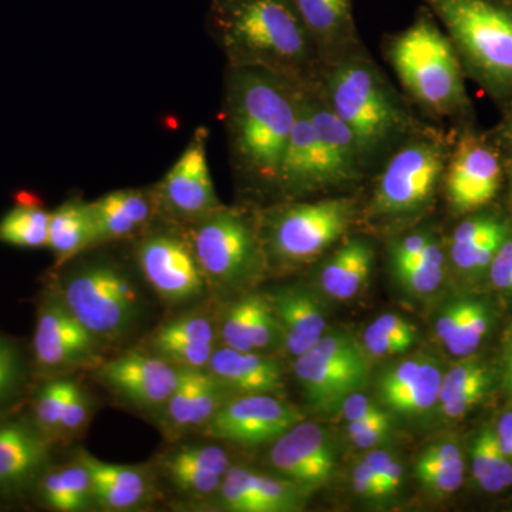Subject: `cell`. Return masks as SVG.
I'll return each mask as SVG.
<instances>
[{
  "instance_id": "obj_1",
  "label": "cell",
  "mask_w": 512,
  "mask_h": 512,
  "mask_svg": "<svg viewBox=\"0 0 512 512\" xmlns=\"http://www.w3.org/2000/svg\"><path fill=\"white\" fill-rule=\"evenodd\" d=\"M303 87L268 70L225 69L222 120L229 165L239 187L249 194L276 198Z\"/></svg>"
},
{
  "instance_id": "obj_2",
  "label": "cell",
  "mask_w": 512,
  "mask_h": 512,
  "mask_svg": "<svg viewBox=\"0 0 512 512\" xmlns=\"http://www.w3.org/2000/svg\"><path fill=\"white\" fill-rule=\"evenodd\" d=\"M318 86L352 131L367 173L407 137L429 127L362 43L322 64Z\"/></svg>"
},
{
  "instance_id": "obj_3",
  "label": "cell",
  "mask_w": 512,
  "mask_h": 512,
  "mask_svg": "<svg viewBox=\"0 0 512 512\" xmlns=\"http://www.w3.org/2000/svg\"><path fill=\"white\" fill-rule=\"evenodd\" d=\"M207 32L227 66L255 67L311 86L322 57L291 0H215Z\"/></svg>"
},
{
  "instance_id": "obj_4",
  "label": "cell",
  "mask_w": 512,
  "mask_h": 512,
  "mask_svg": "<svg viewBox=\"0 0 512 512\" xmlns=\"http://www.w3.org/2000/svg\"><path fill=\"white\" fill-rule=\"evenodd\" d=\"M382 47L404 96L426 120L439 124L467 116L471 103L463 64L426 6L417 9L407 28L384 36Z\"/></svg>"
},
{
  "instance_id": "obj_5",
  "label": "cell",
  "mask_w": 512,
  "mask_h": 512,
  "mask_svg": "<svg viewBox=\"0 0 512 512\" xmlns=\"http://www.w3.org/2000/svg\"><path fill=\"white\" fill-rule=\"evenodd\" d=\"M453 43L464 73L512 101V0H420Z\"/></svg>"
},
{
  "instance_id": "obj_6",
  "label": "cell",
  "mask_w": 512,
  "mask_h": 512,
  "mask_svg": "<svg viewBox=\"0 0 512 512\" xmlns=\"http://www.w3.org/2000/svg\"><path fill=\"white\" fill-rule=\"evenodd\" d=\"M453 141L454 133L430 124L390 151L379 164L367 204L370 220L399 224L426 214L443 187Z\"/></svg>"
},
{
  "instance_id": "obj_7",
  "label": "cell",
  "mask_w": 512,
  "mask_h": 512,
  "mask_svg": "<svg viewBox=\"0 0 512 512\" xmlns=\"http://www.w3.org/2000/svg\"><path fill=\"white\" fill-rule=\"evenodd\" d=\"M63 266L56 293L101 346L120 342L136 330L143 299L126 266L101 252L76 256Z\"/></svg>"
},
{
  "instance_id": "obj_8",
  "label": "cell",
  "mask_w": 512,
  "mask_h": 512,
  "mask_svg": "<svg viewBox=\"0 0 512 512\" xmlns=\"http://www.w3.org/2000/svg\"><path fill=\"white\" fill-rule=\"evenodd\" d=\"M359 217L353 197L278 201L256 215L268 265L305 264L346 237Z\"/></svg>"
},
{
  "instance_id": "obj_9",
  "label": "cell",
  "mask_w": 512,
  "mask_h": 512,
  "mask_svg": "<svg viewBox=\"0 0 512 512\" xmlns=\"http://www.w3.org/2000/svg\"><path fill=\"white\" fill-rule=\"evenodd\" d=\"M187 231L210 288H249L269 268L256 215L242 208L222 205Z\"/></svg>"
},
{
  "instance_id": "obj_10",
  "label": "cell",
  "mask_w": 512,
  "mask_h": 512,
  "mask_svg": "<svg viewBox=\"0 0 512 512\" xmlns=\"http://www.w3.org/2000/svg\"><path fill=\"white\" fill-rule=\"evenodd\" d=\"M130 242L138 271L164 302L185 305L210 288L184 225L158 218Z\"/></svg>"
},
{
  "instance_id": "obj_11",
  "label": "cell",
  "mask_w": 512,
  "mask_h": 512,
  "mask_svg": "<svg viewBox=\"0 0 512 512\" xmlns=\"http://www.w3.org/2000/svg\"><path fill=\"white\" fill-rule=\"evenodd\" d=\"M295 359V375L309 403L319 410L335 409L369 379L365 348L345 332H325L311 350Z\"/></svg>"
},
{
  "instance_id": "obj_12",
  "label": "cell",
  "mask_w": 512,
  "mask_h": 512,
  "mask_svg": "<svg viewBox=\"0 0 512 512\" xmlns=\"http://www.w3.org/2000/svg\"><path fill=\"white\" fill-rule=\"evenodd\" d=\"M208 141V127L195 128L173 167L153 185L158 214L163 220L191 227L224 205L212 181Z\"/></svg>"
},
{
  "instance_id": "obj_13",
  "label": "cell",
  "mask_w": 512,
  "mask_h": 512,
  "mask_svg": "<svg viewBox=\"0 0 512 512\" xmlns=\"http://www.w3.org/2000/svg\"><path fill=\"white\" fill-rule=\"evenodd\" d=\"M503 177L497 147L467 127L454 134L443 180L451 210L456 214L481 210L497 197Z\"/></svg>"
},
{
  "instance_id": "obj_14",
  "label": "cell",
  "mask_w": 512,
  "mask_h": 512,
  "mask_svg": "<svg viewBox=\"0 0 512 512\" xmlns=\"http://www.w3.org/2000/svg\"><path fill=\"white\" fill-rule=\"evenodd\" d=\"M33 353L36 365L50 377L80 369H97L103 363L101 345L59 295L46 296L37 311Z\"/></svg>"
},
{
  "instance_id": "obj_15",
  "label": "cell",
  "mask_w": 512,
  "mask_h": 512,
  "mask_svg": "<svg viewBox=\"0 0 512 512\" xmlns=\"http://www.w3.org/2000/svg\"><path fill=\"white\" fill-rule=\"evenodd\" d=\"M302 420L305 417L298 407L284 402L275 394H241L222 404L202 427V434L211 439L252 447L274 443Z\"/></svg>"
},
{
  "instance_id": "obj_16",
  "label": "cell",
  "mask_w": 512,
  "mask_h": 512,
  "mask_svg": "<svg viewBox=\"0 0 512 512\" xmlns=\"http://www.w3.org/2000/svg\"><path fill=\"white\" fill-rule=\"evenodd\" d=\"M97 379L111 393L146 412L163 413L177 387L180 367L156 353L131 350L97 367Z\"/></svg>"
},
{
  "instance_id": "obj_17",
  "label": "cell",
  "mask_w": 512,
  "mask_h": 512,
  "mask_svg": "<svg viewBox=\"0 0 512 512\" xmlns=\"http://www.w3.org/2000/svg\"><path fill=\"white\" fill-rule=\"evenodd\" d=\"M52 440L35 421L0 420V498L22 497L36 488L50 463Z\"/></svg>"
},
{
  "instance_id": "obj_18",
  "label": "cell",
  "mask_w": 512,
  "mask_h": 512,
  "mask_svg": "<svg viewBox=\"0 0 512 512\" xmlns=\"http://www.w3.org/2000/svg\"><path fill=\"white\" fill-rule=\"evenodd\" d=\"M269 461L286 480L306 493L330 480L336 453L328 433L319 424L302 420L274 441Z\"/></svg>"
},
{
  "instance_id": "obj_19",
  "label": "cell",
  "mask_w": 512,
  "mask_h": 512,
  "mask_svg": "<svg viewBox=\"0 0 512 512\" xmlns=\"http://www.w3.org/2000/svg\"><path fill=\"white\" fill-rule=\"evenodd\" d=\"M90 247L130 242L160 218L153 185L121 188L89 202Z\"/></svg>"
},
{
  "instance_id": "obj_20",
  "label": "cell",
  "mask_w": 512,
  "mask_h": 512,
  "mask_svg": "<svg viewBox=\"0 0 512 512\" xmlns=\"http://www.w3.org/2000/svg\"><path fill=\"white\" fill-rule=\"evenodd\" d=\"M330 191H333L332 184L306 109L303 87L298 114L293 123L279 173L276 200H305L312 195Z\"/></svg>"
},
{
  "instance_id": "obj_21",
  "label": "cell",
  "mask_w": 512,
  "mask_h": 512,
  "mask_svg": "<svg viewBox=\"0 0 512 512\" xmlns=\"http://www.w3.org/2000/svg\"><path fill=\"white\" fill-rule=\"evenodd\" d=\"M305 103L333 190L355 187L369 174L355 136L329 106L318 82L305 86Z\"/></svg>"
},
{
  "instance_id": "obj_22",
  "label": "cell",
  "mask_w": 512,
  "mask_h": 512,
  "mask_svg": "<svg viewBox=\"0 0 512 512\" xmlns=\"http://www.w3.org/2000/svg\"><path fill=\"white\" fill-rule=\"evenodd\" d=\"M229 390L208 369H183L177 387L165 404L163 427L171 437L202 429L227 402Z\"/></svg>"
},
{
  "instance_id": "obj_23",
  "label": "cell",
  "mask_w": 512,
  "mask_h": 512,
  "mask_svg": "<svg viewBox=\"0 0 512 512\" xmlns=\"http://www.w3.org/2000/svg\"><path fill=\"white\" fill-rule=\"evenodd\" d=\"M214 323L200 313H188L168 320L151 338V348L174 366L207 369L215 352Z\"/></svg>"
},
{
  "instance_id": "obj_24",
  "label": "cell",
  "mask_w": 512,
  "mask_h": 512,
  "mask_svg": "<svg viewBox=\"0 0 512 512\" xmlns=\"http://www.w3.org/2000/svg\"><path fill=\"white\" fill-rule=\"evenodd\" d=\"M77 457L92 476L94 504L107 511H131L153 498V481L146 468L119 466L80 451Z\"/></svg>"
},
{
  "instance_id": "obj_25",
  "label": "cell",
  "mask_w": 512,
  "mask_h": 512,
  "mask_svg": "<svg viewBox=\"0 0 512 512\" xmlns=\"http://www.w3.org/2000/svg\"><path fill=\"white\" fill-rule=\"evenodd\" d=\"M318 47L322 64L362 43L353 0H291Z\"/></svg>"
},
{
  "instance_id": "obj_26",
  "label": "cell",
  "mask_w": 512,
  "mask_h": 512,
  "mask_svg": "<svg viewBox=\"0 0 512 512\" xmlns=\"http://www.w3.org/2000/svg\"><path fill=\"white\" fill-rule=\"evenodd\" d=\"M282 339L293 357L303 355L325 335L326 318L322 306L306 289L285 288L268 296Z\"/></svg>"
},
{
  "instance_id": "obj_27",
  "label": "cell",
  "mask_w": 512,
  "mask_h": 512,
  "mask_svg": "<svg viewBox=\"0 0 512 512\" xmlns=\"http://www.w3.org/2000/svg\"><path fill=\"white\" fill-rule=\"evenodd\" d=\"M207 369L229 392L276 396L284 390L281 366L261 353L239 352L224 346L212 353Z\"/></svg>"
},
{
  "instance_id": "obj_28",
  "label": "cell",
  "mask_w": 512,
  "mask_h": 512,
  "mask_svg": "<svg viewBox=\"0 0 512 512\" xmlns=\"http://www.w3.org/2000/svg\"><path fill=\"white\" fill-rule=\"evenodd\" d=\"M510 227L501 218L490 214L474 215L460 222L451 234V264L467 275L488 272L495 254L510 235Z\"/></svg>"
},
{
  "instance_id": "obj_29",
  "label": "cell",
  "mask_w": 512,
  "mask_h": 512,
  "mask_svg": "<svg viewBox=\"0 0 512 512\" xmlns=\"http://www.w3.org/2000/svg\"><path fill=\"white\" fill-rule=\"evenodd\" d=\"M375 258V248L367 239H345L320 269V286L340 301L353 298L370 278Z\"/></svg>"
},
{
  "instance_id": "obj_30",
  "label": "cell",
  "mask_w": 512,
  "mask_h": 512,
  "mask_svg": "<svg viewBox=\"0 0 512 512\" xmlns=\"http://www.w3.org/2000/svg\"><path fill=\"white\" fill-rule=\"evenodd\" d=\"M494 383V370L483 360L464 359L441 379L440 407L448 419H458L483 402Z\"/></svg>"
},
{
  "instance_id": "obj_31",
  "label": "cell",
  "mask_w": 512,
  "mask_h": 512,
  "mask_svg": "<svg viewBox=\"0 0 512 512\" xmlns=\"http://www.w3.org/2000/svg\"><path fill=\"white\" fill-rule=\"evenodd\" d=\"M40 503L53 511L80 512L94 507L92 476L79 457L74 463L47 468L36 485Z\"/></svg>"
},
{
  "instance_id": "obj_32",
  "label": "cell",
  "mask_w": 512,
  "mask_h": 512,
  "mask_svg": "<svg viewBox=\"0 0 512 512\" xmlns=\"http://www.w3.org/2000/svg\"><path fill=\"white\" fill-rule=\"evenodd\" d=\"M87 204L89 202L84 201L82 195H73L50 211L47 248L55 255L57 268L89 251L90 221Z\"/></svg>"
},
{
  "instance_id": "obj_33",
  "label": "cell",
  "mask_w": 512,
  "mask_h": 512,
  "mask_svg": "<svg viewBox=\"0 0 512 512\" xmlns=\"http://www.w3.org/2000/svg\"><path fill=\"white\" fill-rule=\"evenodd\" d=\"M50 211L33 192L20 191L16 202L0 218V244L16 248H47Z\"/></svg>"
},
{
  "instance_id": "obj_34",
  "label": "cell",
  "mask_w": 512,
  "mask_h": 512,
  "mask_svg": "<svg viewBox=\"0 0 512 512\" xmlns=\"http://www.w3.org/2000/svg\"><path fill=\"white\" fill-rule=\"evenodd\" d=\"M471 473L485 493H501L512 487V461L501 450L494 427H484L474 439Z\"/></svg>"
},
{
  "instance_id": "obj_35",
  "label": "cell",
  "mask_w": 512,
  "mask_h": 512,
  "mask_svg": "<svg viewBox=\"0 0 512 512\" xmlns=\"http://www.w3.org/2000/svg\"><path fill=\"white\" fill-rule=\"evenodd\" d=\"M392 268L404 288L417 295H429L443 284L446 275V255L439 239L434 237L417 261Z\"/></svg>"
},
{
  "instance_id": "obj_36",
  "label": "cell",
  "mask_w": 512,
  "mask_h": 512,
  "mask_svg": "<svg viewBox=\"0 0 512 512\" xmlns=\"http://www.w3.org/2000/svg\"><path fill=\"white\" fill-rule=\"evenodd\" d=\"M440 367L434 362L424 360L419 376L396 393L384 397L382 402L394 412L403 414H419L436 406L440 399L441 387Z\"/></svg>"
},
{
  "instance_id": "obj_37",
  "label": "cell",
  "mask_w": 512,
  "mask_h": 512,
  "mask_svg": "<svg viewBox=\"0 0 512 512\" xmlns=\"http://www.w3.org/2000/svg\"><path fill=\"white\" fill-rule=\"evenodd\" d=\"M493 323V312L480 299L464 298L463 312L453 335L444 345L451 355L470 357L487 338Z\"/></svg>"
},
{
  "instance_id": "obj_38",
  "label": "cell",
  "mask_w": 512,
  "mask_h": 512,
  "mask_svg": "<svg viewBox=\"0 0 512 512\" xmlns=\"http://www.w3.org/2000/svg\"><path fill=\"white\" fill-rule=\"evenodd\" d=\"M74 380L55 376L47 380L36 392L33 402V421L50 440L59 439L60 421L64 404L69 397Z\"/></svg>"
},
{
  "instance_id": "obj_39",
  "label": "cell",
  "mask_w": 512,
  "mask_h": 512,
  "mask_svg": "<svg viewBox=\"0 0 512 512\" xmlns=\"http://www.w3.org/2000/svg\"><path fill=\"white\" fill-rule=\"evenodd\" d=\"M305 491L286 478L252 473V504L254 512L296 511Z\"/></svg>"
},
{
  "instance_id": "obj_40",
  "label": "cell",
  "mask_w": 512,
  "mask_h": 512,
  "mask_svg": "<svg viewBox=\"0 0 512 512\" xmlns=\"http://www.w3.org/2000/svg\"><path fill=\"white\" fill-rule=\"evenodd\" d=\"M26 382V362L16 340L0 333V413L18 399Z\"/></svg>"
},
{
  "instance_id": "obj_41",
  "label": "cell",
  "mask_w": 512,
  "mask_h": 512,
  "mask_svg": "<svg viewBox=\"0 0 512 512\" xmlns=\"http://www.w3.org/2000/svg\"><path fill=\"white\" fill-rule=\"evenodd\" d=\"M252 305H254V293L238 299L225 309L220 323V336L227 348L239 350V352H254L249 339Z\"/></svg>"
},
{
  "instance_id": "obj_42",
  "label": "cell",
  "mask_w": 512,
  "mask_h": 512,
  "mask_svg": "<svg viewBox=\"0 0 512 512\" xmlns=\"http://www.w3.org/2000/svg\"><path fill=\"white\" fill-rule=\"evenodd\" d=\"M164 464L201 468L225 476L231 467L227 451L214 444H185L164 457Z\"/></svg>"
},
{
  "instance_id": "obj_43",
  "label": "cell",
  "mask_w": 512,
  "mask_h": 512,
  "mask_svg": "<svg viewBox=\"0 0 512 512\" xmlns=\"http://www.w3.org/2000/svg\"><path fill=\"white\" fill-rule=\"evenodd\" d=\"M252 473L249 468L231 466L224 478L218 497L228 511L254 512L252 507Z\"/></svg>"
},
{
  "instance_id": "obj_44",
  "label": "cell",
  "mask_w": 512,
  "mask_h": 512,
  "mask_svg": "<svg viewBox=\"0 0 512 512\" xmlns=\"http://www.w3.org/2000/svg\"><path fill=\"white\" fill-rule=\"evenodd\" d=\"M90 420V400L86 392L74 382L69 397L64 404L60 421L59 439L77 436Z\"/></svg>"
},
{
  "instance_id": "obj_45",
  "label": "cell",
  "mask_w": 512,
  "mask_h": 512,
  "mask_svg": "<svg viewBox=\"0 0 512 512\" xmlns=\"http://www.w3.org/2000/svg\"><path fill=\"white\" fill-rule=\"evenodd\" d=\"M466 473V464L460 466H420L416 464V476L424 487L433 493L448 495L460 490Z\"/></svg>"
},
{
  "instance_id": "obj_46",
  "label": "cell",
  "mask_w": 512,
  "mask_h": 512,
  "mask_svg": "<svg viewBox=\"0 0 512 512\" xmlns=\"http://www.w3.org/2000/svg\"><path fill=\"white\" fill-rule=\"evenodd\" d=\"M349 439L359 448H373L387 439L392 430V420L386 412L367 417V419L349 421Z\"/></svg>"
},
{
  "instance_id": "obj_47",
  "label": "cell",
  "mask_w": 512,
  "mask_h": 512,
  "mask_svg": "<svg viewBox=\"0 0 512 512\" xmlns=\"http://www.w3.org/2000/svg\"><path fill=\"white\" fill-rule=\"evenodd\" d=\"M434 237L436 235L433 232L427 231V229H419V231L410 232L402 238H397L396 241H393L392 248H390L392 266L417 261Z\"/></svg>"
},
{
  "instance_id": "obj_48",
  "label": "cell",
  "mask_w": 512,
  "mask_h": 512,
  "mask_svg": "<svg viewBox=\"0 0 512 512\" xmlns=\"http://www.w3.org/2000/svg\"><path fill=\"white\" fill-rule=\"evenodd\" d=\"M424 359H410L406 362L399 363L390 369L389 372L384 373L379 383L380 399L396 393L397 390L403 389L407 384L412 383L417 376H419L421 366H423Z\"/></svg>"
},
{
  "instance_id": "obj_49",
  "label": "cell",
  "mask_w": 512,
  "mask_h": 512,
  "mask_svg": "<svg viewBox=\"0 0 512 512\" xmlns=\"http://www.w3.org/2000/svg\"><path fill=\"white\" fill-rule=\"evenodd\" d=\"M413 345L414 343L409 340L393 338L389 333H384L373 325H370L363 335V348L373 356L399 355L407 352Z\"/></svg>"
},
{
  "instance_id": "obj_50",
  "label": "cell",
  "mask_w": 512,
  "mask_h": 512,
  "mask_svg": "<svg viewBox=\"0 0 512 512\" xmlns=\"http://www.w3.org/2000/svg\"><path fill=\"white\" fill-rule=\"evenodd\" d=\"M491 282L500 291L512 293V234L508 235L488 268Z\"/></svg>"
},
{
  "instance_id": "obj_51",
  "label": "cell",
  "mask_w": 512,
  "mask_h": 512,
  "mask_svg": "<svg viewBox=\"0 0 512 512\" xmlns=\"http://www.w3.org/2000/svg\"><path fill=\"white\" fill-rule=\"evenodd\" d=\"M416 464L420 466H460L464 464L463 451L453 441L431 444L420 454Z\"/></svg>"
},
{
  "instance_id": "obj_52",
  "label": "cell",
  "mask_w": 512,
  "mask_h": 512,
  "mask_svg": "<svg viewBox=\"0 0 512 512\" xmlns=\"http://www.w3.org/2000/svg\"><path fill=\"white\" fill-rule=\"evenodd\" d=\"M352 484L356 494L366 498V500H380V498H386L382 483H380L376 474L370 470V467L367 466L365 460L357 464L355 470H353Z\"/></svg>"
},
{
  "instance_id": "obj_53",
  "label": "cell",
  "mask_w": 512,
  "mask_h": 512,
  "mask_svg": "<svg viewBox=\"0 0 512 512\" xmlns=\"http://www.w3.org/2000/svg\"><path fill=\"white\" fill-rule=\"evenodd\" d=\"M342 412L345 419L349 421H357L367 419V417L376 416L383 413L384 410L379 404L373 402L372 399L360 392L349 394L342 403Z\"/></svg>"
},
{
  "instance_id": "obj_54",
  "label": "cell",
  "mask_w": 512,
  "mask_h": 512,
  "mask_svg": "<svg viewBox=\"0 0 512 512\" xmlns=\"http://www.w3.org/2000/svg\"><path fill=\"white\" fill-rule=\"evenodd\" d=\"M376 329L389 333L393 338L409 340L416 343L417 330L409 320L403 319L402 316L393 315V313H384L372 323Z\"/></svg>"
},
{
  "instance_id": "obj_55",
  "label": "cell",
  "mask_w": 512,
  "mask_h": 512,
  "mask_svg": "<svg viewBox=\"0 0 512 512\" xmlns=\"http://www.w3.org/2000/svg\"><path fill=\"white\" fill-rule=\"evenodd\" d=\"M494 429L501 450L512 461V412L501 414L500 420H498Z\"/></svg>"
},
{
  "instance_id": "obj_56",
  "label": "cell",
  "mask_w": 512,
  "mask_h": 512,
  "mask_svg": "<svg viewBox=\"0 0 512 512\" xmlns=\"http://www.w3.org/2000/svg\"><path fill=\"white\" fill-rule=\"evenodd\" d=\"M403 467L396 458H392L389 466H387L386 471H384L383 477V487L384 491H386L387 497L396 493L400 487H402L403 483Z\"/></svg>"
},
{
  "instance_id": "obj_57",
  "label": "cell",
  "mask_w": 512,
  "mask_h": 512,
  "mask_svg": "<svg viewBox=\"0 0 512 512\" xmlns=\"http://www.w3.org/2000/svg\"><path fill=\"white\" fill-rule=\"evenodd\" d=\"M503 348V382L512 397V323L505 332Z\"/></svg>"
},
{
  "instance_id": "obj_58",
  "label": "cell",
  "mask_w": 512,
  "mask_h": 512,
  "mask_svg": "<svg viewBox=\"0 0 512 512\" xmlns=\"http://www.w3.org/2000/svg\"><path fill=\"white\" fill-rule=\"evenodd\" d=\"M510 106L507 119H505L504 126L501 128V140L504 141L505 147H507V150L512 154V101Z\"/></svg>"
},
{
  "instance_id": "obj_59",
  "label": "cell",
  "mask_w": 512,
  "mask_h": 512,
  "mask_svg": "<svg viewBox=\"0 0 512 512\" xmlns=\"http://www.w3.org/2000/svg\"><path fill=\"white\" fill-rule=\"evenodd\" d=\"M208 2H215V0H208Z\"/></svg>"
}]
</instances>
